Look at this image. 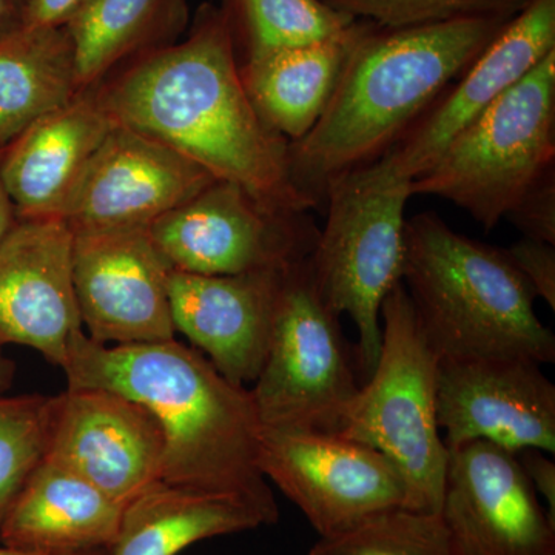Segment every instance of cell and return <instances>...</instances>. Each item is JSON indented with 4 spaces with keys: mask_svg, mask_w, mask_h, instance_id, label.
Listing matches in <instances>:
<instances>
[{
    "mask_svg": "<svg viewBox=\"0 0 555 555\" xmlns=\"http://www.w3.org/2000/svg\"><path fill=\"white\" fill-rule=\"evenodd\" d=\"M94 89L116 124L235 182L266 207L312 208L288 177L287 139L259 118L244 89L221 10H204L184 42L142 54Z\"/></svg>",
    "mask_w": 555,
    "mask_h": 555,
    "instance_id": "obj_1",
    "label": "cell"
},
{
    "mask_svg": "<svg viewBox=\"0 0 555 555\" xmlns=\"http://www.w3.org/2000/svg\"><path fill=\"white\" fill-rule=\"evenodd\" d=\"M506 22L392 28L364 21L323 116L288 142V177L299 195L323 207L334 179L386 156Z\"/></svg>",
    "mask_w": 555,
    "mask_h": 555,
    "instance_id": "obj_2",
    "label": "cell"
},
{
    "mask_svg": "<svg viewBox=\"0 0 555 555\" xmlns=\"http://www.w3.org/2000/svg\"><path fill=\"white\" fill-rule=\"evenodd\" d=\"M68 387L113 390L147 408L166 438L160 481L264 496L262 426L250 390L232 385L198 352L169 339L113 346L78 332L64 366Z\"/></svg>",
    "mask_w": 555,
    "mask_h": 555,
    "instance_id": "obj_3",
    "label": "cell"
},
{
    "mask_svg": "<svg viewBox=\"0 0 555 555\" xmlns=\"http://www.w3.org/2000/svg\"><path fill=\"white\" fill-rule=\"evenodd\" d=\"M401 283L438 357L554 363L553 331L505 248L467 238L437 214H420L406 221Z\"/></svg>",
    "mask_w": 555,
    "mask_h": 555,
    "instance_id": "obj_4",
    "label": "cell"
},
{
    "mask_svg": "<svg viewBox=\"0 0 555 555\" xmlns=\"http://www.w3.org/2000/svg\"><path fill=\"white\" fill-rule=\"evenodd\" d=\"M411 182L389 155L334 179L324 195L326 225L308 258L327 308L356 323L364 382L382 349L383 302L403 278Z\"/></svg>",
    "mask_w": 555,
    "mask_h": 555,
    "instance_id": "obj_5",
    "label": "cell"
},
{
    "mask_svg": "<svg viewBox=\"0 0 555 555\" xmlns=\"http://www.w3.org/2000/svg\"><path fill=\"white\" fill-rule=\"evenodd\" d=\"M438 360L406 288L397 284L382 306L377 366L339 433L382 452L403 478V506L425 513H440L449 456L437 422Z\"/></svg>",
    "mask_w": 555,
    "mask_h": 555,
    "instance_id": "obj_6",
    "label": "cell"
},
{
    "mask_svg": "<svg viewBox=\"0 0 555 555\" xmlns=\"http://www.w3.org/2000/svg\"><path fill=\"white\" fill-rule=\"evenodd\" d=\"M555 169V50L460 131L411 182L492 230L532 185Z\"/></svg>",
    "mask_w": 555,
    "mask_h": 555,
    "instance_id": "obj_7",
    "label": "cell"
},
{
    "mask_svg": "<svg viewBox=\"0 0 555 555\" xmlns=\"http://www.w3.org/2000/svg\"><path fill=\"white\" fill-rule=\"evenodd\" d=\"M360 386L339 317L302 259L284 272L268 357L250 389L262 429L339 434Z\"/></svg>",
    "mask_w": 555,
    "mask_h": 555,
    "instance_id": "obj_8",
    "label": "cell"
},
{
    "mask_svg": "<svg viewBox=\"0 0 555 555\" xmlns=\"http://www.w3.org/2000/svg\"><path fill=\"white\" fill-rule=\"evenodd\" d=\"M179 272L229 276L284 269L309 258L320 229L306 211L266 207L235 182H211L149 225Z\"/></svg>",
    "mask_w": 555,
    "mask_h": 555,
    "instance_id": "obj_9",
    "label": "cell"
},
{
    "mask_svg": "<svg viewBox=\"0 0 555 555\" xmlns=\"http://www.w3.org/2000/svg\"><path fill=\"white\" fill-rule=\"evenodd\" d=\"M259 469L320 537L404 505L403 478L377 449L343 434L262 429Z\"/></svg>",
    "mask_w": 555,
    "mask_h": 555,
    "instance_id": "obj_10",
    "label": "cell"
},
{
    "mask_svg": "<svg viewBox=\"0 0 555 555\" xmlns=\"http://www.w3.org/2000/svg\"><path fill=\"white\" fill-rule=\"evenodd\" d=\"M171 270L149 228L73 230V284L89 338L116 346L173 339Z\"/></svg>",
    "mask_w": 555,
    "mask_h": 555,
    "instance_id": "obj_11",
    "label": "cell"
},
{
    "mask_svg": "<svg viewBox=\"0 0 555 555\" xmlns=\"http://www.w3.org/2000/svg\"><path fill=\"white\" fill-rule=\"evenodd\" d=\"M437 422L448 449L488 441L518 454L555 452V386L542 364L520 357H443Z\"/></svg>",
    "mask_w": 555,
    "mask_h": 555,
    "instance_id": "obj_12",
    "label": "cell"
},
{
    "mask_svg": "<svg viewBox=\"0 0 555 555\" xmlns=\"http://www.w3.org/2000/svg\"><path fill=\"white\" fill-rule=\"evenodd\" d=\"M440 514L459 555H555V521L517 455L488 441L449 449Z\"/></svg>",
    "mask_w": 555,
    "mask_h": 555,
    "instance_id": "obj_13",
    "label": "cell"
},
{
    "mask_svg": "<svg viewBox=\"0 0 555 555\" xmlns=\"http://www.w3.org/2000/svg\"><path fill=\"white\" fill-rule=\"evenodd\" d=\"M166 438L152 412L98 387L54 397L43 459L68 467L126 506L160 480Z\"/></svg>",
    "mask_w": 555,
    "mask_h": 555,
    "instance_id": "obj_14",
    "label": "cell"
},
{
    "mask_svg": "<svg viewBox=\"0 0 555 555\" xmlns=\"http://www.w3.org/2000/svg\"><path fill=\"white\" fill-rule=\"evenodd\" d=\"M217 178L177 150L115 124L62 210L72 230L149 228Z\"/></svg>",
    "mask_w": 555,
    "mask_h": 555,
    "instance_id": "obj_15",
    "label": "cell"
},
{
    "mask_svg": "<svg viewBox=\"0 0 555 555\" xmlns=\"http://www.w3.org/2000/svg\"><path fill=\"white\" fill-rule=\"evenodd\" d=\"M80 331L72 228L60 217L17 219L0 241V345L31 347L62 367Z\"/></svg>",
    "mask_w": 555,
    "mask_h": 555,
    "instance_id": "obj_16",
    "label": "cell"
},
{
    "mask_svg": "<svg viewBox=\"0 0 555 555\" xmlns=\"http://www.w3.org/2000/svg\"><path fill=\"white\" fill-rule=\"evenodd\" d=\"M554 50L555 0H532L387 153L393 166L409 179L425 173L460 131Z\"/></svg>",
    "mask_w": 555,
    "mask_h": 555,
    "instance_id": "obj_17",
    "label": "cell"
},
{
    "mask_svg": "<svg viewBox=\"0 0 555 555\" xmlns=\"http://www.w3.org/2000/svg\"><path fill=\"white\" fill-rule=\"evenodd\" d=\"M288 268L229 276L171 270L175 331L203 350L232 385L255 383L268 357L278 292Z\"/></svg>",
    "mask_w": 555,
    "mask_h": 555,
    "instance_id": "obj_18",
    "label": "cell"
},
{
    "mask_svg": "<svg viewBox=\"0 0 555 555\" xmlns=\"http://www.w3.org/2000/svg\"><path fill=\"white\" fill-rule=\"evenodd\" d=\"M115 120L96 89L33 122L2 147V178L17 219L60 217Z\"/></svg>",
    "mask_w": 555,
    "mask_h": 555,
    "instance_id": "obj_19",
    "label": "cell"
},
{
    "mask_svg": "<svg viewBox=\"0 0 555 555\" xmlns=\"http://www.w3.org/2000/svg\"><path fill=\"white\" fill-rule=\"evenodd\" d=\"M124 505L49 459L36 466L0 524V543L46 554L109 551Z\"/></svg>",
    "mask_w": 555,
    "mask_h": 555,
    "instance_id": "obj_20",
    "label": "cell"
},
{
    "mask_svg": "<svg viewBox=\"0 0 555 555\" xmlns=\"http://www.w3.org/2000/svg\"><path fill=\"white\" fill-rule=\"evenodd\" d=\"M275 496L201 491L155 481L124 506L108 555H178L211 537L276 524Z\"/></svg>",
    "mask_w": 555,
    "mask_h": 555,
    "instance_id": "obj_21",
    "label": "cell"
},
{
    "mask_svg": "<svg viewBox=\"0 0 555 555\" xmlns=\"http://www.w3.org/2000/svg\"><path fill=\"white\" fill-rule=\"evenodd\" d=\"M363 27L356 21L328 39L248 54L241 79L259 118L288 142L305 138L334 96Z\"/></svg>",
    "mask_w": 555,
    "mask_h": 555,
    "instance_id": "obj_22",
    "label": "cell"
},
{
    "mask_svg": "<svg viewBox=\"0 0 555 555\" xmlns=\"http://www.w3.org/2000/svg\"><path fill=\"white\" fill-rule=\"evenodd\" d=\"M80 93L65 25H20L0 36V147Z\"/></svg>",
    "mask_w": 555,
    "mask_h": 555,
    "instance_id": "obj_23",
    "label": "cell"
},
{
    "mask_svg": "<svg viewBox=\"0 0 555 555\" xmlns=\"http://www.w3.org/2000/svg\"><path fill=\"white\" fill-rule=\"evenodd\" d=\"M184 11L185 0H86L65 24L80 89L96 87L126 57L163 38Z\"/></svg>",
    "mask_w": 555,
    "mask_h": 555,
    "instance_id": "obj_24",
    "label": "cell"
},
{
    "mask_svg": "<svg viewBox=\"0 0 555 555\" xmlns=\"http://www.w3.org/2000/svg\"><path fill=\"white\" fill-rule=\"evenodd\" d=\"M221 11L246 56L328 39L357 21L323 0H224Z\"/></svg>",
    "mask_w": 555,
    "mask_h": 555,
    "instance_id": "obj_25",
    "label": "cell"
},
{
    "mask_svg": "<svg viewBox=\"0 0 555 555\" xmlns=\"http://www.w3.org/2000/svg\"><path fill=\"white\" fill-rule=\"evenodd\" d=\"M309 555H459L440 513L389 507L332 537Z\"/></svg>",
    "mask_w": 555,
    "mask_h": 555,
    "instance_id": "obj_26",
    "label": "cell"
},
{
    "mask_svg": "<svg viewBox=\"0 0 555 555\" xmlns=\"http://www.w3.org/2000/svg\"><path fill=\"white\" fill-rule=\"evenodd\" d=\"M54 397L0 393V524L49 443Z\"/></svg>",
    "mask_w": 555,
    "mask_h": 555,
    "instance_id": "obj_27",
    "label": "cell"
},
{
    "mask_svg": "<svg viewBox=\"0 0 555 555\" xmlns=\"http://www.w3.org/2000/svg\"><path fill=\"white\" fill-rule=\"evenodd\" d=\"M332 9L379 27H415L459 20L511 21L532 0H323Z\"/></svg>",
    "mask_w": 555,
    "mask_h": 555,
    "instance_id": "obj_28",
    "label": "cell"
},
{
    "mask_svg": "<svg viewBox=\"0 0 555 555\" xmlns=\"http://www.w3.org/2000/svg\"><path fill=\"white\" fill-rule=\"evenodd\" d=\"M524 238L555 246V169L539 179L507 215Z\"/></svg>",
    "mask_w": 555,
    "mask_h": 555,
    "instance_id": "obj_29",
    "label": "cell"
},
{
    "mask_svg": "<svg viewBox=\"0 0 555 555\" xmlns=\"http://www.w3.org/2000/svg\"><path fill=\"white\" fill-rule=\"evenodd\" d=\"M507 257L528 281L537 298L555 310V246L524 238L505 248Z\"/></svg>",
    "mask_w": 555,
    "mask_h": 555,
    "instance_id": "obj_30",
    "label": "cell"
},
{
    "mask_svg": "<svg viewBox=\"0 0 555 555\" xmlns=\"http://www.w3.org/2000/svg\"><path fill=\"white\" fill-rule=\"evenodd\" d=\"M517 459L524 467L526 476L534 486L537 494L545 499L547 514L555 521V465L553 459L540 449H524Z\"/></svg>",
    "mask_w": 555,
    "mask_h": 555,
    "instance_id": "obj_31",
    "label": "cell"
},
{
    "mask_svg": "<svg viewBox=\"0 0 555 555\" xmlns=\"http://www.w3.org/2000/svg\"><path fill=\"white\" fill-rule=\"evenodd\" d=\"M86 0H25L22 25L27 27H61L67 24Z\"/></svg>",
    "mask_w": 555,
    "mask_h": 555,
    "instance_id": "obj_32",
    "label": "cell"
},
{
    "mask_svg": "<svg viewBox=\"0 0 555 555\" xmlns=\"http://www.w3.org/2000/svg\"><path fill=\"white\" fill-rule=\"evenodd\" d=\"M17 222L16 210L11 203L9 192L2 178V147H0V241L5 238L7 233L13 229Z\"/></svg>",
    "mask_w": 555,
    "mask_h": 555,
    "instance_id": "obj_33",
    "label": "cell"
},
{
    "mask_svg": "<svg viewBox=\"0 0 555 555\" xmlns=\"http://www.w3.org/2000/svg\"><path fill=\"white\" fill-rule=\"evenodd\" d=\"M14 374H16V366H14L13 361L5 357L3 346L0 345V393L10 389Z\"/></svg>",
    "mask_w": 555,
    "mask_h": 555,
    "instance_id": "obj_34",
    "label": "cell"
},
{
    "mask_svg": "<svg viewBox=\"0 0 555 555\" xmlns=\"http://www.w3.org/2000/svg\"><path fill=\"white\" fill-rule=\"evenodd\" d=\"M109 551H87V553H69V554H46L35 553V551L16 550L0 543V555H108Z\"/></svg>",
    "mask_w": 555,
    "mask_h": 555,
    "instance_id": "obj_35",
    "label": "cell"
},
{
    "mask_svg": "<svg viewBox=\"0 0 555 555\" xmlns=\"http://www.w3.org/2000/svg\"><path fill=\"white\" fill-rule=\"evenodd\" d=\"M11 16V0H0V36L7 35L14 28L9 27L7 22H9Z\"/></svg>",
    "mask_w": 555,
    "mask_h": 555,
    "instance_id": "obj_36",
    "label": "cell"
}]
</instances>
